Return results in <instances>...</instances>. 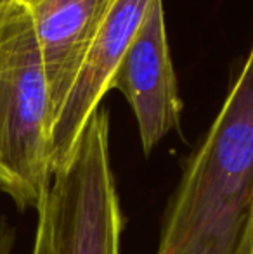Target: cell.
<instances>
[{
  "label": "cell",
  "instance_id": "4",
  "mask_svg": "<svg viewBox=\"0 0 253 254\" xmlns=\"http://www.w3.org/2000/svg\"><path fill=\"white\" fill-rule=\"evenodd\" d=\"M111 88L122 92L137 120L144 154L179 127L182 101L170 57L163 0H155L116 69Z\"/></svg>",
  "mask_w": 253,
  "mask_h": 254
},
{
  "label": "cell",
  "instance_id": "6",
  "mask_svg": "<svg viewBox=\"0 0 253 254\" xmlns=\"http://www.w3.org/2000/svg\"><path fill=\"white\" fill-rule=\"evenodd\" d=\"M21 2L30 14L37 35L54 121L115 0Z\"/></svg>",
  "mask_w": 253,
  "mask_h": 254
},
{
  "label": "cell",
  "instance_id": "10",
  "mask_svg": "<svg viewBox=\"0 0 253 254\" xmlns=\"http://www.w3.org/2000/svg\"><path fill=\"white\" fill-rule=\"evenodd\" d=\"M0 2H5V0H0Z\"/></svg>",
  "mask_w": 253,
  "mask_h": 254
},
{
  "label": "cell",
  "instance_id": "5",
  "mask_svg": "<svg viewBox=\"0 0 253 254\" xmlns=\"http://www.w3.org/2000/svg\"><path fill=\"white\" fill-rule=\"evenodd\" d=\"M155 0H115L51 130L52 175L70 159Z\"/></svg>",
  "mask_w": 253,
  "mask_h": 254
},
{
  "label": "cell",
  "instance_id": "9",
  "mask_svg": "<svg viewBox=\"0 0 253 254\" xmlns=\"http://www.w3.org/2000/svg\"><path fill=\"white\" fill-rule=\"evenodd\" d=\"M248 254H253V241H252V248H250V253Z\"/></svg>",
  "mask_w": 253,
  "mask_h": 254
},
{
  "label": "cell",
  "instance_id": "3",
  "mask_svg": "<svg viewBox=\"0 0 253 254\" xmlns=\"http://www.w3.org/2000/svg\"><path fill=\"white\" fill-rule=\"evenodd\" d=\"M47 254H120L123 218L109 157V116L99 107L38 207Z\"/></svg>",
  "mask_w": 253,
  "mask_h": 254
},
{
  "label": "cell",
  "instance_id": "7",
  "mask_svg": "<svg viewBox=\"0 0 253 254\" xmlns=\"http://www.w3.org/2000/svg\"><path fill=\"white\" fill-rule=\"evenodd\" d=\"M31 254H47V228H45V220H44V216H42V213H38L37 232H35V244H33V253Z\"/></svg>",
  "mask_w": 253,
  "mask_h": 254
},
{
  "label": "cell",
  "instance_id": "8",
  "mask_svg": "<svg viewBox=\"0 0 253 254\" xmlns=\"http://www.w3.org/2000/svg\"><path fill=\"white\" fill-rule=\"evenodd\" d=\"M14 228L5 220L0 221V254H10L14 248Z\"/></svg>",
  "mask_w": 253,
  "mask_h": 254
},
{
  "label": "cell",
  "instance_id": "1",
  "mask_svg": "<svg viewBox=\"0 0 253 254\" xmlns=\"http://www.w3.org/2000/svg\"><path fill=\"white\" fill-rule=\"evenodd\" d=\"M253 241V44L192 154L156 254H248Z\"/></svg>",
  "mask_w": 253,
  "mask_h": 254
},
{
  "label": "cell",
  "instance_id": "2",
  "mask_svg": "<svg viewBox=\"0 0 253 254\" xmlns=\"http://www.w3.org/2000/svg\"><path fill=\"white\" fill-rule=\"evenodd\" d=\"M52 106L33 23L21 0L0 2V192L38 211L52 182Z\"/></svg>",
  "mask_w": 253,
  "mask_h": 254
}]
</instances>
